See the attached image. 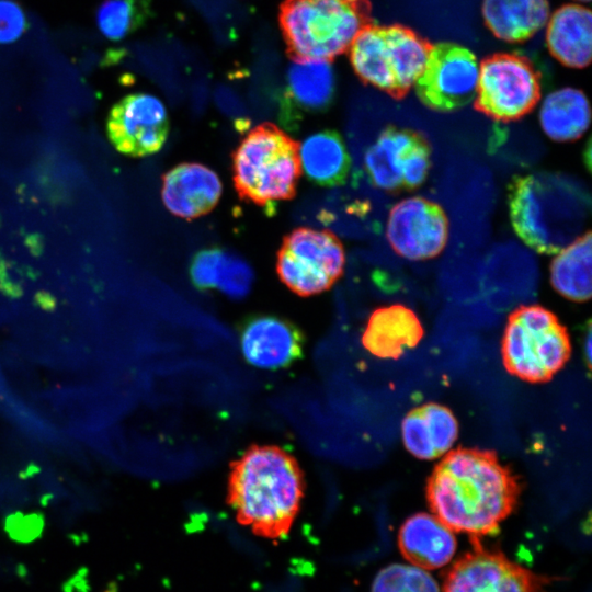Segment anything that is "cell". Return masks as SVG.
Wrapping results in <instances>:
<instances>
[{
	"instance_id": "cell-1",
	"label": "cell",
	"mask_w": 592,
	"mask_h": 592,
	"mask_svg": "<svg viewBox=\"0 0 592 592\" xmlns=\"http://www.w3.org/2000/svg\"><path fill=\"white\" fill-rule=\"evenodd\" d=\"M521 492L517 478L496 452L457 448L434 467L426 482L432 513L449 530L487 535L515 508Z\"/></svg>"
},
{
	"instance_id": "cell-2",
	"label": "cell",
	"mask_w": 592,
	"mask_h": 592,
	"mask_svg": "<svg viewBox=\"0 0 592 592\" xmlns=\"http://www.w3.org/2000/svg\"><path fill=\"white\" fill-rule=\"evenodd\" d=\"M227 502L238 522L267 538L285 536L300 508L304 475L276 445H251L230 465Z\"/></svg>"
},
{
	"instance_id": "cell-3",
	"label": "cell",
	"mask_w": 592,
	"mask_h": 592,
	"mask_svg": "<svg viewBox=\"0 0 592 592\" xmlns=\"http://www.w3.org/2000/svg\"><path fill=\"white\" fill-rule=\"evenodd\" d=\"M509 213L515 234L538 253L555 254L588 225L591 198L577 179L540 171L515 175L509 184Z\"/></svg>"
},
{
	"instance_id": "cell-4",
	"label": "cell",
	"mask_w": 592,
	"mask_h": 592,
	"mask_svg": "<svg viewBox=\"0 0 592 592\" xmlns=\"http://www.w3.org/2000/svg\"><path fill=\"white\" fill-rule=\"evenodd\" d=\"M299 145L271 123L252 128L232 153V179L243 201L270 206L295 196Z\"/></svg>"
},
{
	"instance_id": "cell-5",
	"label": "cell",
	"mask_w": 592,
	"mask_h": 592,
	"mask_svg": "<svg viewBox=\"0 0 592 592\" xmlns=\"http://www.w3.org/2000/svg\"><path fill=\"white\" fill-rule=\"evenodd\" d=\"M369 11L367 0H284L278 22L294 59L329 60L350 48Z\"/></svg>"
},
{
	"instance_id": "cell-6",
	"label": "cell",
	"mask_w": 592,
	"mask_h": 592,
	"mask_svg": "<svg viewBox=\"0 0 592 592\" xmlns=\"http://www.w3.org/2000/svg\"><path fill=\"white\" fill-rule=\"evenodd\" d=\"M430 43L402 25H366L350 46L355 73L396 99L414 86L428 60Z\"/></svg>"
},
{
	"instance_id": "cell-7",
	"label": "cell",
	"mask_w": 592,
	"mask_h": 592,
	"mask_svg": "<svg viewBox=\"0 0 592 592\" xmlns=\"http://www.w3.org/2000/svg\"><path fill=\"white\" fill-rule=\"evenodd\" d=\"M505 369L533 384L550 380L568 362L566 327L539 305L520 306L508 318L501 346Z\"/></svg>"
},
{
	"instance_id": "cell-8",
	"label": "cell",
	"mask_w": 592,
	"mask_h": 592,
	"mask_svg": "<svg viewBox=\"0 0 592 592\" xmlns=\"http://www.w3.org/2000/svg\"><path fill=\"white\" fill-rule=\"evenodd\" d=\"M344 264L343 246L333 232L300 227L284 237L276 272L287 288L307 297L329 289L342 275Z\"/></svg>"
},
{
	"instance_id": "cell-9",
	"label": "cell",
	"mask_w": 592,
	"mask_h": 592,
	"mask_svg": "<svg viewBox=\"0 0 592 592\" xmlns=\"http://www.w3.org/2000/svg\"><path fill=\"white\" fill-rule=\"evenodd\" d=\"M539 98V76L524 56L494 54L479 66L475 107L485 115L515 121L530 113Z\"/></svg>"
},
{
	"instance_id": "cell-10",
	"label": "cell",
	"mask_w": 592,
	"mask_h": 592,
	"mask_svg": "<svg viewBox=\"0 0 592 592\" xmlns=\"http://www.w3.org/2000/svg\"><path fill=\"white\" fill-rule=\"evenodd\" d=\"M364 167L378 189L392 193L414 190L428 177L431 147L418 132L388 126L366 150Z\"/></svg>"
},
{
	"instance_id": "cell-11",
	"label": "cell",
	"mask_w": 592,
	"mask_h": 592,
	"mask_svg": "<svg viewBox=\"0 0 592 592\" xmlns=\"http://www.w3.org/2000/svg\"><path fill=\"white\" fill-rule=\"evenodd\" d=\"M479 64L466 47L454 43L431 46L414 87L420 101L439 112L458 110L475 100Z\"/></svg>"
},
{
	"instance_id": "cell-12",
	"label": "cell",
	"mask_w": 592,
	"mask_h": 592,
	"mask_svg": "<svg viewBox=\"0 0 592 592\" xmlns=\"http://www.w3.org/2000/svg\"><path fill=\"white\" fill-rule=\"evenodd\" d=\"M474 550L447 571L442 592H547L548 578L510 560L500 551L483 549L471 538Z\"/></svg>"
},
{
	"instance_id": "cell-13",
	"label": "cell",
	"mask_w": 592,
	"mask_h": 592,
	"mask_svg": "<svg viewBox=\"0 0 592 592\" xmlns=\"http://www.w3.org/2000/svg\"><path fill=\"white\" fill-rule=\"evenodd\" d=\"M386 236L400 257L413 261L428 260L444 249L448 238V220L439 204L412 196L391 208Z\"/></svg>"
},
{
	"instance_id": "cell-14",
	"label": "cell",
	"mask_w": 592,
	"mask_h": 592,
	"mask_svg": "<svg viewBox=\"0 0 592 592\" xmlns=\"http://www.w3.org/2000/svg\"><path fill=\"white\" fill-rule=\"evenodd\" d=\"M107 134L115 148L133 157L159 151L169 134V118L163 103L148 93H133L110 111Z\"/></svg>"
},
{
	"instance_id": "cell-15",
	"label": "cell",
	"mask_w": 592,
	"mask_h": 592,
	"mask_svg": "<svg viewBox=\"0 0 592 592\" xmlns=\"http://www.w3.org/2000/svg\"><path fill=\"white\" fill-rule=\"evenodd\" d=\"M304 334L292 321L273 315H255L240 327L241 351L249 364L264 369H280L300 360Z\"/></svg>"
},
{
	"instance_id": "cell-16",
	"label": "cell",
	"mask_w": 592,
	"mask_h": 592,
	"mask_svg": "<svg viewBox=\"0 0 592 592\" xmlns=\"http://www.w3.org/2000/svg\"><path fill=\"white\" fill-rule=\"evenodd\" d=\"M221 192L217 173L197 162L180 163L162 178L163 203L169 212L183 219L209 213L217 205Z\"/></svg>"
},
{
	"instance_id": "cell-17",
	"label": "cell",
	"mask_w": 592,
	"mask_h": 592,
	"mask_svg": "<svg viewBox=\"0 0 592 592\" xmlns=\"http://www.w3.org/2000/svg\"><path fill=\"white\" fill-rule=\"evenodd\" d=\"M424 335L423 326L417 314L401 304L383 306L369 316L362 344L378 358L397 360L415 348Z\"/></svg>"
},
{
	"instance_id": "cell-18",
	"label": "cell",
	"mask_w": 592,
	"mask_h": 592,
	"mask_svg": "<svg viewBox=\"0 0 592 592\" xmlns=\"http://www.w3.org/2000/svg\"><path fill=\"white\" fill-rule=\"evenodd\" d=\"M398 546L411 565L421 569H437L451 561L457 543L453 531L434 514L417 513L400 526Z\"/></svg>"
},
{
	"instance_id": "cell-19",
	"label": "cell",
	"mask_w": 592,
	"mask_h": 592,
	"mask_svg": "<svg viewBox=\"0 0 592 592\" xmlns=\"http://www.w3.org/2000/svg\"><path fill=\"white\" fill-rule=\"evenodd\" d=\"M401 434L410 454L421 459H434L445 454L456 441L458 422L447 407L429 402L406 414Z\"/></svg>"
},
{
	"instance_id": "cell-20",
	"label": "cell",
	"mask_w": 592,
	"mask_h": 592,
	"mask_svg": "<svg viewBox=\"0 0 592 592\" xmlns=\"http://www.w3.org/2000/svg\"><path fill=\"white\" fill-rule=\"evenodd\" d=\"M550 54L562 65L583 68L591 59V12L580 4H565L549 19L546 34Z\"/></svg>"
},
{
	"instance_id": "cell-21",
	"label": "cell",
	"mask_w": 592,
	"mask_h": 592,
	"mask_svg": "<svg viewBox=\"0 0 592 592\" xmlns=\"http://www.w3.org/2000/svg\"><path fill=\"white\" fill-rule=\"evenodd\" d=\"M300 167L306 178L320 186L343 184L351 168V158L341 135L331 129L306 137L298 148Z\"/></svg>"
},
{
	"instance_id": "cell-22",
	"label": "cell",
	"mask_w": 592,
	"mask_h": 592,
	"mask_svg": "<svg viewBox=\"0 0 592 592\" xmlns=\"http://www.w3.org/2000/svg\"><path fill=\"white\" fill-rule=\"evenodd\" d=\"M482 16L498 38L519 43L546 24L549 4L547 0H483Z\"/></svg>"
},
{
	"instance_id": "cell-23",
	"label": "cell",
	"mask_w": 592,
	"mask_h": 592,
	"mask_svg": "<svg viewBox=\"0 0 592 592\" xmlns=\"http://www.w3.org/2000/svg\"><path fill=\"white\" fill-rule=\"evenodd\" d=\"M286 94L304 113H318L331 104L335 91V78L327 59H294L287 70Z\"/></svg>"
},
{
	"instance_id": "cell-24",
	"label": "cell",
	"mask_w": 592,
	"mask_h": 592,
	"mask_svg": "<svg viewBox=\"0 0 592 592\" xmlns=\"http://www.w3.org/2000/svg\"><path fill=\"white\" fill-rule=\"evenodd\" d=\"M539 122L544 133L555 141L580 138L590 124L587 96L574 88H562L549 93L542 103Z\"/></svg>"
},
{
	"instance_id": "cell-25",
	"label": "cell",
	"mask_w": 592,
	"mask_h": 592,
	"mask_svg": "<svg viewBox=\"0 0 592 592\" xmlns=\"http://www.w3.org/2000/svg\"><path fill=\"white\" fill-rule=\"evenodd\" d=\"M553 287L573 301L591 297V232L588 230L558 252L550 264Z\"/></svg>"
},
{
	"instance_id": "cell-26",
	"label": "cell",
	"mask_w": 592,
	"mask_h": 592,
	"mask_svg": "<svg viewBox=\"0 0 592 592\" xmlns=\"http://www.w3.org/2000/svg\"><path fill=\"white\" fill-rule=\"evenodd\" d=\"M205 289H218L230 298H242L253 283V271L241 257L213 247L204 262Z\"/></svg>"
},
{
	"instance_id": "cell-27",
	"label": "cell",
	"mask_w": 592,
	"mask_h": 592,
	"mask_svg": "<svg viewBox=\"0 0 592 592\" xmlns=\"http://www.w3.org/2000/svg\"><path fill=\"white\" fill-rule=\"evenodd\" d=\"M149 15V0H103L96 10V24L106 38L121 41L141 27Z\"/></svg>"
},
{
	"instance_id": "cell-28",
	"label": "cell",
	"mask_w": 592,
	"mask_h": 592,
	"mask_svg": "<svg viewBox=\"0 0 592 592\" xmlns=\"http://www.w3.org/2000/svg\"><path fill=\"white\" fill-rule=\"evenodd\" d=\"M371 592H440L433 577L413 565L392 563L374 578Z\"/></svg>"
},
{
	"instance_id": "cell-29",
	"label": "cell",
	"mask_w": 592,
	"mask_h": 592,
	"mask_svg": "<svg viewBox=\"0 0 592 592\" xmlns=\"http://www.w3.org/2000/svg\"><path fill=\"white\" fill-rule=\"evenodd\" d=\"M26 29L23 9L12 0H0V44L16 41Z\"/></svg>"
},
{
	"instance_id": "cell-30",
	"label": "cell",
	"mask_w": 592,
	"mask_h": 592,
	"mask_svg": "<svg viewBox=\"0 0 592 592\" xmlns=\"http://www.w3.org/2000/svg\"><path fill=\"white\" fill-rule=\"evenodd\" d=\"M580 2H589L590 0H578Z\"/></svg>"
}]
</instances>
